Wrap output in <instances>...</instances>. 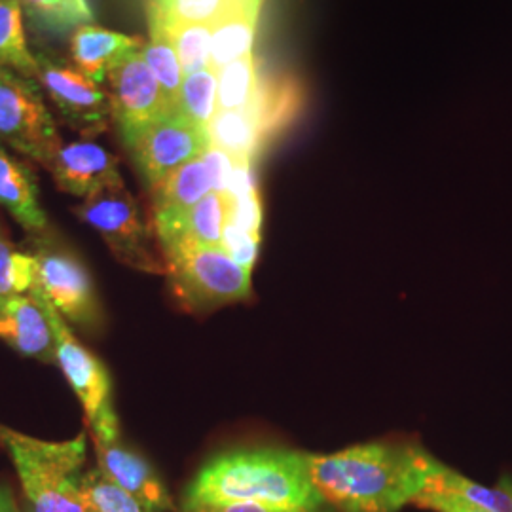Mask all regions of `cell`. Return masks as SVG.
<instances>
[{"instance_id": "obj_7", "label": "cell", "mask_w": 512, "mask_h": 512, "mask_svg": "<svg viewBox=\"0 0 512 512\" xmlns=\"http://www.w3.org/2000/svg\"><path fill=\"white\" fill-rule=\"evenodd\" d=\"M73 211L103 238L120 264L143 274L165 275V260L154 251L147 220L126 184L82 200Z\"/></svg>"}, {"instance_id": "obj_13", "label": "cell", "mask_w": 512, "mask_h": 512, "mask_svg": "<svg viewBox=\"0 0 512 512\" xmlns=\"http://www.w3.org/2000/svg\"><path fill=\"white\" fill-rule=\"evenodd\" d=\"M92 442L97 467L112 482L133 495L147 511L177 512V505L162 476L141 452L133 450L122 439Z\"/></svg>"}, {"instance_id": "obj_32", "label": "cell", "mask_w": 512, "mask_h": 512, "mask_svg": "<svg viewBox=\"0 0 512 512\" xmlns=\"http://www.w3.org/2000/svg\"><path fill=\"white\" fill-rule=\"evenodd\" d=\"M183 512H298L281 511L274 507L258 505V503H217V505H200L192 509H184Z\"/></svg>"}, {"instance_id": "obj_29", "label": "cell", "mask_w": 512, "mask_h": 512, "mask_svg": "<svg viewBox=\"0 0 512 512\" xmlns=\"http://www.w3.org/2000/svg\"><path fill=\"white\" fill-rule=\"evenodd\" d=\"M35 256L18 251L4 232H0V302L18 294H29L37 285Z\"/></svg>"}, {"instance_id": "obj_12", "label": "cell", "mask_w": 512, "mask_h": 512, "mask_svg": "<svg viewBox=\"0 0 512 512\" xmlns=\"http://www.w3.org/2000/svg\"><path fill=\"white\" fill-rule=\"evenodd\" d=\"M234 167L236 162L228 154L211 147L200 158L175 169L150 188L154 220L179 217L211 192L226 194Z\"/></svg>"}, {"instance_id": "obj_30", "label": "cell", "mask_w": 512, "mask_h": 512, "mask_svg": "<svg viewBox=\"0 0 512 512\" xmlns=\"http://www.w3.org/2000/svg\"><path fill=\"white\" fill-rule=\"evenodd\" d=\"M80 486L88 512H150L99 467L84 471Z\"/></svg>"}, {"instance_id": "obj_5", "label": "cell", "mask_w": 512, "mask_h": 512, "mask_svg": "<svg viewBox=\"0 0 512 512\" xmlns=\"http://www.w3.org/2000/svg\"><path fill=\"white\" fill-rule=\"evenodd\" d=\"M253 268L238 262L222 247L194 249L165 258L167 283L181 308L209 313L251 296Z\"/></svg>"}, {"instance_id": "obj_34", "label": "cell", "mask_w": 512, "mask_h": 512, "mask_svg": "<svg viewBox=\"0 0 512 512\" xmlns=\"http://www.w3.org/2000/svg\"><path fill=\"white\" fill-rule=\"evenodd\" d=\"M0 232H2V228H0Z\"/></svg>"}, {"instance_id": "obj_24", "label": "cell", "mask_w": 512, "mask_h": 512, "mask_svg": "<svg viewBox=\"0 0 512 512\" xmlns=\"http://www.w3.org/2000/svg\"><path fill=\"white\" fill-rule=\"evenodd\" d=\"M148 42H145L141 54L147 61L148 69L156 76L167 103L171 109L179 110V97L183 88L184 73L177 52L160 29L148 27Z\"/></svg>"}, {"instance_id": "obj_4", "label": "cell", "mask_w": 512, "mask_h": 512, "mask_svg": "<svg viewBox=\"0 0 512 512\" xmlns=\"http://www.w3.org/2000/svg\"><path fill=\"white\" fill-rule=\"evenodd\" d=\"M31 294L48 313L55 334V363L61 368L65 380L84 408L92 440L109 442L122 439L120 420L112 401L109 368L78 340L69 323L55 311L37 285L31 289Z\"/></svg>"}, {"instance_id": "obj_28", "label": "cell", "mask_w": 512, "mask_h": 512, "mask_svg": "<svg viewBox=\"0 0 512 512\" xmlns=\"http://www.w3.org/2000/svg\"><path fill=\"white\" fill-rule=\"evenodd\" d=\"M219 110L245 109L260 86L255 55L249 54L222 67L219 73Z\"/></svg>"}, {"instance_id": "obj_19", "label": "cell", "mask_w": 512, "mask_h": 512, "mask_svg": "<svg viewBox=\"0 0 512 512\" xmlns=\"http://www.w3.org/2000/svg\"><path fill=\"white\" fill-rule=\"evenodd\" d=\"M262 6L264 0H228L224 14L213 25L211 69L215 73L232 61L253 54Z\"/></svg>"}, {"instance_id": "obj_16", "label": "cell", "mask_w": 512, "mask_h": 512, "mask_svg": "<svg viewBox=\"0 0 512 512\" xmlns=\"http://www.w3.org/2000/svg\"><path fill=\"white\" fill-rule=\"evenodd\" d=\"M0 340L19 355L55 363V334L48 313L33 294L0 302Z\"/></svg>"}, {"instance_id": "obj_8", "label": "cell", "mask_w": 512, "mask_h": 512, "mask_svg": "<svg viewBox=\"0 0 512 512\" xmlns=\"http://www.w3.org/2000/svg\"><path fill=\"white\" fill-rule=\"evenodd\" d=\"M0 141L44 167L63 147L40 84L4 67H0Z\"/></svg>"}, {"instance_id": "obj_20", "label": "cell", "mask_w": 512, "mask_h": 512, "mask_svg": "<svg viewBox=\"0 0 512 512\" xmlns=\"http://www.w3.org/2000/svg\"><path fill=\"white\" fill-rule=\"evenodd\" d=\"M211 147L219 148L234 162L253 164L268 145V137L249 107L217 110L209 124Z\"/></svg>"}, {"instance_id": "obj_27", "label": "cell", "mask_w": 512, "mask_h": 512, "mask_svg": "<svg viewBox=\"0 0 512 512\" xmlns=\"http://www.w3.org/2000/svg\"><path fill=\"white\" fill-rule=\"evenodd\" d=\"M228 0H147V21L160 27L203 23L215 25Z\"/></svg>"}, {"instance_id": "obj_1", "label": "cell", "mask_w": 512, "mask_h": 512, "mask_svg": "<svg viewBox=\"0 0 512 512\" xmlns=\"http://www.w3.org/2000/svg\"><path fill=\"white\" fill-rule=\"evenodd\" d=\"M439 459L414 442H368L308 454L311 480L336 512H399L427 488Z\"/></svg>"}, {"instance_id": "obj_6", "label": "cell", "mask_w": 512, "mask_h": 512, "mask_svg": "<svg viewBox=\"0 0 512 512\" xmlns=\"http://www.w3.org/2000/svg\"><path fill=\"white\" fill-rule=\"evenodd\" d=\"M31 255L38 264L37 287L55 311L74 327L99 334L105 327V313L84 260L55 238L52 230L33 236Z\"/></svg>"}, {"instance_id": "obj_3", "label": "cell", "mask_w": 512, "mask_h": 512, "mask_svg": "<svg viewBox=\"0 0 512 512\" xmlns=\"http://www.w3.org/2000/svg\"><path fill=\"white\" fill-rule=\"evenodd\" d=\"M0 444L18 473L25 512H88L82 475L88 458V435L42 440L0 425Z\"/></svg>"}, {"instance_id": "obj_23", "label": "cell", "mask_w": 512, "mask_h": 512, "mask_svg": "<svg viewBox=\"0 0 512 512\" xmlns=\"http://www.w3.org/2000/svg\"><path fill=\"white\" fill-rule=\"evenodd\" d=\"M0 67L37 80V55L25 40L19 0H0Z\"/></svg>"}, {"instance_id": "obj_11", "label": "cell", "mask_w": 512, "mask_h": 512, "mask_svg": "<svg viewBox=\"0 0 512 512\" xmlns=\"http://www.w3.org/2000/svg\"><path fill=\"white\" fill-rule=\"evenodd\" d=\"M110 84L112 122L126 145L150 124L177 112L167 103L156 76L148 69L143 54L129 55L107 76Z\"/></svg>"}, {"instance_id": "obj_15", "label": "cell", "mask_w": 512, "mask_h": 512, "mask_svg": "<svg viewBox=\"0 0 512 512\" xmlns=\"http://www.w3.org/2000/svg\"><path fill=\"white\" fill-rule=\"evenodd\" d=\"M226 224L228 196L222 192H211L179 217L154 220V230L164 258H171L194 249L222 247Z\"/></svg>"}, {"instance_id": "obj_17", "label": "cell", "mask_w": 512, "mask_h": 512, "mask_svg": "<svg viewBox=\"0 0 512 512\" xmlns=\"http://www.w3.org/2000/svg\"><path fill=\"white\" fill-rule=\"evenodd\" d=\"M143 46L145 40L141 37H129L88 23L71 35V63L95 84H101L110 71L124 63L129 55L141 52Z\"/></svg>"}, {"instance_id": "obj_22", "label": "cell", "mask_w": 512, "mask_h": 512, "mask_svg": "<svg viewBox=\"0 0 512 512\" xmlns=\"http://www.w3.org/2000/svg\"><path fill=\"white\" fill-rule=\"evenodd\" d=\"M19 4L33 29L46 35H67L95 19L90 0H19Z\"/></svg>"}, {"instance_id": "obj_14", "label": "cell", "mask_w": 512, "mask_h": 512, "mask_svg": "<svg viewBox=\"0 0 512 512\" xmlns=\"http://www.w3.org/2000/svg\"><path fill=\"white\" fill-rule=\"evenodd\" d=\"M46 169L52 173L59 190L80 200H88L107 188L124 184L118 158L93 141L63 145Z\"/></svg>"}, {"instance_id": "obj_2", "label": "cell", "mask_w": 512, "mask_h": 512, "mask_svg": "<svg viewBox=\"0 0 512 512\" xmlns=\"http://www.w3.org/2000/svg\"><path fill=\"white\" fill-rule=\"evenodd\" d=\"M217 503H258L298 512L329 507L311 480L308 454L274 446L228 450L202 465L184 488L181 511Z\"/></svg>"}, {"instance_id": "obj_9", "label": "cell", "mask_w": 512, "mask_h": 512, "mask_svg": "<svg viewBox=\"0 0 512 512\" xmlns=\"http://www.w3.org/2000/svg\"><path fill=\"white\" fill-rule=\"evenodd\" d=\"M37 82L52 99L61 120L84 137H95L112 122L110 93L99 88L73 63L50 52H38Z\"/></svg>"}, {"instance_id": "obj_10", "label": "cell", "mask_w": 512, "mask_h": 512, "mask_svg": "<svg viewBox=\"0 0 512 512\" xmlns=\"http://www.w3.org/2000/svg\"><path fill=\"white\" fill-rule=\"evenodd\" d=\"M126 150L148 190L169 173L203 156L211 148L209 131L171 112L128 141Z\"/></svg>"}, {"instance_id": "obj_31", "label": "cell", "mask_w": 512, "mask_h": 512, "mask_svg": "<svg viewBox=\"0 0 512 512\" xmlns=\"http://www.w3.org/2000/svg\"><path fill=\"white\" fill-rule=\"evenodd\" d=\"M414 505L435 512H488L461 499L458 495L446 494L439 490H423V494L414 501Z\"/></svg>"}, {"instance_id": "obj_26", "label": "cell", "mask_w": 512, "mask_h": 512, "mask_svg": "<svg viewBox=\"0 0 512 512\" xmlns=\"http://www.w3.org/2000/svg\"><path fill=\"white\" fill-rule=\"evenodd\" d=\"M219 110V78L213 69L184 76L179 112L194 126L209 131Z\"/></svg>"}, {"instance_id": "obj_33", "label": "cell", "mask_w": 512, "mask_h": 512, "mask_svg": "<svg viewBox=\"0 0 512 512\" xmlns=\"http://www.w3.org/2000/svg\"><path fill=\"white\" fill-rule=\"evenodd\" d=\"M0 512H21L10 486L2 480H0Z\"/></svg>"}, {"instance_id": "obj_18", "label": "cell", "mask_w": 512, "mask_h": 512, "mask_svg": "<svg viewBox=\"0 0 512 512\" xmlns=\"http://www.w3.org/2000/svg\"><path fill=\"white\" fill-rule=\"evenodd\" d=\"M0 207H4L19 226L31 234L50 232V220L40 205L35 171L10 156L0 145Z\"/></svg>"}, {"instance_id": "obj_25", "label": "cell", "mask_w": 512, "mask_h": 512, "mask_svg": "<svg viewBox=\"0 0 512 512\" xmlns=\"http://www.w3.org/2000/svg\"><path fill=\"white\" fill-rule=\"evenodd\" d=\"M148 27L160 29L181 61L184 76L211 69V42L213 27L203 23H186L173 27H160L148 23Z\"/></svg>"}, {"instance_id": "obj_21", "label": "cell", "mask_w": 512, "mask_h": 512, "mask_svg": "<svg viewBox=\"0 0 512 512\" xmlns=\"http://www.w3.org/2000/svg\"><path fill=\"white\" fill-rule=\"evenodd\" d=\"M425 490H439L446 494L458 495L461 499L478 505L488 512H512L511 476H503L495 486H484L439 461Z\"/></svg>"}]
</instances>
